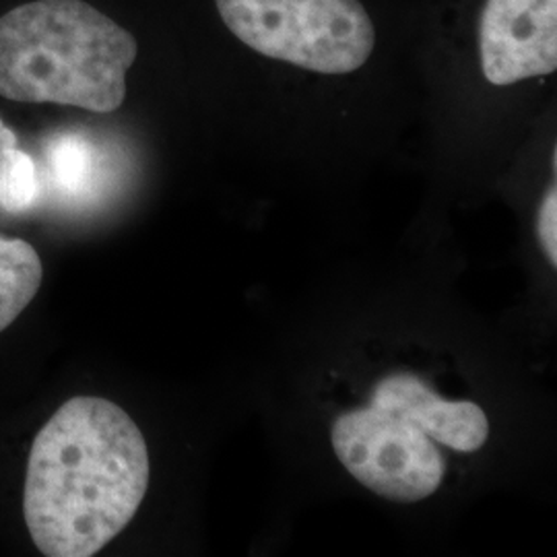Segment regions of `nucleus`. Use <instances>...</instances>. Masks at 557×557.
<instances>
[{
  "instance_id": "obj_4",
  "label": "nucleus",
  "mask_w": 557,
  "mask_h": 557,
  "mask_svg": "<svg viewBox=\"0 0 557 557\" xmlns=\"http://www.w3.org/2000/svg\"><path fill=\"white\" fill-rule=\"evenodd\" d=\"M331 442L341 465L363 487L393 502L430 498L446 475L434 440L374 405L338 416Z\"/></svg>"
},
{
  "instance_id": "obj_8",
  "label": "nucleus",
  "mask_w": 557,
  "mask_h": 557,
  "mask_svg": "<svg viewBox=\"0 0 557 557\" xmlns=\"http://www.w3.org/2000/svg\"><path fill=\"white\" fill-rule=\"evenodd\" d=\"M44 269L40 255L25 239L0 236V333L34 301Z\"/></svg>"
},
{
  "instance_id": "obj_6",
  "label": "nucleus",
  "mask_w": 557,
  "mask_h": 557,
  "mask_svg": "<svg viewBox=\"0 0 557 557\" xmlns=\"http://www.w3.org/2000/svg\"><path fill=\"white\" fill-rule=\"evenodd\" d=\"M370 405L413 423L457 453H478L490 438V421L479 405L442 398L416 374L398 372L380 380Z\"/></svg>"
},
{
  "instance_id": "obj_1",
  "label": "nucleus",
  "mask_w": 557,
  "mask_h": 557,
  "mask_svg": "<svg viewBox=\"0 0 557 557\" xmlns=\"http://www.w3.org/2000/svg\"><path fill=\"white\" fill-rule=\"evenodd\" d=\"M139 425L108 398L66 400L34 440L23 512L48 557H89L135 518L149 487Z\"/></svg>"
},
{
  "instance_id": "obj_9",
  "label": "nucleus",
  "mask_w": 557,
  "mask_h": 557,
  "mask_svg": "<svg viewBox=\"0 0 557 557\" xmlns=\"http://www.w3.org/2000/svg\"><path fill=\"white\" fill-rule=\"evenodd\" d=\"M40 199L36 161L17 147L0 149V209L25 213Z\"/></svg>"
},
{
  "instance_id": "obj_11",
  "label": "nucleus",
  "mask_w": 557,
  "mask_h": 557,
  "mask_svg": "<svg viewBox=\"0 0 557 557\" xmlns=\"http://www.w3.org/2000/svg\"><path fill=\"white\" fill-rule=\"evenodd\" d=\"M7 147H17V135L4 126V122L0 120V149H7Z\"/></svg>"
},
{
  "instance_id": "obj_5",
  "label": "nucleus",
  "mask_w": 557,
  "mask_h": 557,
  "mask_svg": "<svg viewBox=\"0 0 557 557\" xmlns=\"http://www.w3.org/2000/svg\"><path fill=\"white\" fill-rule=\"evenodd\" d=\"M479 52L492 85L556 73L557 0H487L479 23Z\"/></svg>"
},
{
  "instance_id": "obj_10",
  "label": "nucleus",
  "mask_w": 557,
  "mask_h": 557,
  "mask_svg": "<svg viewBox=\"0 0 557 557\" xmlns=\"http://www.w3.org/2000/svg\"><path fill=\"white\" fill-rule=\"evenodd\" d=\"M539 242L545 252V259L557 267V193L552 186L541 202L537 221Z\"/></svg>"
},
{
  "instance_id": "obj_7",
  "label": "nucleus",
  "mask_w": 557,
  "mask_h": 557,
  "mask_svg": "<svg viewBox=\"0 0 557 557\" xmlns=\"http://www.w3.org/2000/svg\"><path fill=\"white\" fill-rule=\"evenodd\" d=\"M50 186L62 199L83 200L100 182V153L83 133L64 131L46 143Z\"/></svg>"
},
{
  "instance_id": "obj_2",
  "label": "nucleus",
  "mask_w": 557,
  "mask_h": 557,
  "mask_svg": "<svg viewBox=\"0 0 557 557\" xmlns=\"http://www.w3.org/2000/svg\"><path fill=\"white\" fill-rule=\"evenodd\" d=\"M139 46L83 0H36L0 17V96L116 112Z\"/></svg>"
},
{
  "instance_id": "obj_3",
  "label": "nucleus",
  "mask_w": 557,
  "mask_h": 557,
  "mask_svg": "<svg viewBox=\"0 0 557 557\" xmlns=\"http://www.w3.org/2000/svg\"><path fill=\"white\" fill-rule=\"evenodd\" d=\"M227 29L267 59L347 75L372 57L376 32L359 0H215Z\"/></svg>"
}]
</instances>
